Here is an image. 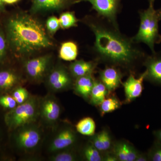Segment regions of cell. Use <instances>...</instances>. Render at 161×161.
Instances as JSON below:
<instances>
[{
    "instance_id": "cell-1",
    "label": "cell",
    "mask_w": 161,
    "mask_h": 161,
    "mask_svg": "<svg viewBox=\"0 0 161 161\" xmlns=\"http://www.w3.org/2000/svg\"><path fill=\"white\" fill-rule=\"evenodd\" d=\"M95 36L92 50L99 64L121 70L125 75H136L143 64L147 54L130 37L120 31L106 19L97 14L87 15L80 20Z\"/></svg>"
},
{
    "instance_id": "cell-2",
    "label": "cell",
    "mask_w": 161,
    "mask_h": 161,
    "mask_svg": "<svg viewBox=\"0 0 161 161\" xmlns=\"http://www.w3.org/2000/svg\"><path fill=\"white\" fill-rule=\"evenodd\" d=\"M44 26L33 14L24 11L17 12L7 19L6 39L16 57L27 59L54 46L53 39Z\"/></svg>"
},
{
    "instance_id": "cell-3",
    "label": "cell",
    "mask_w": 161,
    "mask_h": 161,
    "mask_svg": "<svg viewBox=\"0 0 161 161\" xmlns=\"http://www.w3.org/2000/svg\"><path fill=\"white\" fill-rule=\"evenodd\" d=\"M140 25L137 33L132 37L138 43H144L149 47L151 53L156 51V44L161 43V35L159 29V20L154 4H149L147 9L138 12Z\"/></svg>"
},
{
    "instance_id": "cell-4",
    "label": "cell",
    "mask_w": 161,
    "mask_h": 161,
    "mask_svg": "<svg viewBox=\"0 0 161 161\" xmlns=\"http://www.w3.org/2000/svg\"><path fill=\"white\" fill-rule=\"evenodd\" d=\"M40 98L31 95L28 100L10 110L5 120L9 129L16 130L25 125L35 123L39 117Z\"/></svg>"
},
{
    "instance_id": "cell-5",
    "label": "cell",
    "mask_w": 161,
    "mask_h": 161,
    "mask_svg": "<svg viewBox=\"0 0 161 161\" xmlns=\"http://www.w3.org/2000/svg\"><path fill=\"white\" fill-rule=\"evenodd\" d=\"M53 56L48 54L25 59L23 68L28 80L33 83H40L45 80L53 66Z\"/></svg>"
},
{
    "instance_id": "cell-6",
    "label": "cell",
    "mask_w": 161,
    "mask_h": 161,
    "mask_svg": "<svg viewBox=\"0 0 161 161\" xmlns=\"http://www.w3.org/2000/svg\"><path fill=\"white\" fill-rule=\"evenodd\" d=\"M75 80L68 67L58 63L53 65L44 81L51 92L58 93L73 89Z\"/></svg>"
},
{
    "instance_id": "cell-7",
    "label": "cell",
    "mask_w": 161,
    "mask_h": 161,
    "mask_svg": "<svg viewBox=\"0 0 161 161\" xmlns=\"http://www.w3.org/2000/svg\"><path fill=\"white\" fill-rule=\"evenodd\" d=\"M15 136L16 144L19 149L30 152L36 149L41 142L42 132L35 123L18 128Z\"/></svg>"
},
{
    "instance_id": "cell-8",
    "label": "cell",
    "mask_w": 161,
    "mask_h": 161,
    "mask_svg": "<svg viewBox=\"0 0 161 161\" xmlns=\"http://www.w3.org/2000/svg\"><path fill=\"white\" fill-rule=\"evenodd\" d=\"M122 0H77L76 4L88 2L92 5V9L97 13V15L104 18L119 27L118 15L122 9Z\"/></svg>"
},
{
    "instance_id": "cell-9",
    "label": "cell",
    "mask_w": 161,
    "mask_h": 161,
    "mask_svg": "<svg viewBox=\"0 0 161 161\" xmlns=\"http://www.w3.org/2000/svg\"><path fill=\"white\" fill-rule=\"evenodd\" d=\"M60 104L53 95H47L40 98L39 117L47 125L53 126L60 118Z\"/></svg>"
},
{
    "instance_id": "cell-10",
    "label": "cell",
    "mask_w": 161,
    "mask_h": 161,
    "mask_svg": "<svg viewBox=\"0 0 161 161\" xmlns=\"http://www.w3.org/2000/svg\"><path fill=\"white\" fill-rule=\"evenodd\" d=\"M77 135L72 127L67 126L59 130L50 144L48 150L54 153L71 148L77 141Z\"/></svg>"
},
{
    "instance_id": "cell-11",
    "label": "cell",
    "mask_w": 161,
    "mask_h": 161,
    "mask_svg": "<svg viewBox=\"0 0 161 161\" xmlns=\"http://www.w3.org/2000/svg\"><path fill=\"white\" fill-rule=\"evenodd\" d=\"M77 0H32L30 12L32 14L62 11L76 4Z\"/></svg>"
},
{
    "instance_id": "cell-12",
    "label": "cell",
    "mask_w": 161,
    "mask_h": 161,
    "mask_svg": "<svg viewBox=\"0 0 161 161\" xmlns=\"http://www.w3.org/2000/svg\"><path fill=\"white\" fill-rule=\"evenodd\" d=\"M143 66L146 68L145 80L161 87V52L148 54Z\"/></svg>"
},
{
    "instance_id": "cell-13",
    "label": "cell",
    "mask_w": 161,
    "mask_h": 161,
    "mask_svg": "<svg viewBox=\"0 0 161 161\" xmlns=\"http://www.w3.org/2000/svg\"><path fill=\"white\" fill-rule=\"evenodd\" d=\"M98 79L106 87L109 95L120 86L125 76L121 70L113 66H105L98 71Z\"/></svg>"
},
{
    "instance_id": "cell-14",
    "label": "cell",
    "mask_w": 161,
    "mask_h": 161,
    "mask_svg": "<svg viewBox=\"0 0 161 161\" xmlns=\"http://www.w3.org/2000/svg\"><path fill=\"white\" fill-rule=\"evenodd\" d=\"M136 75L131 74L126 80L122 82L125 93L124 103H129L140 97L144 89L143 82L145 79L146 72L144 71L136 78Z\"/></svg>"
},
{
    "instance_id": "cell-15",
    "label": "cell",
    "mask_w": 161,
    "mask_h": 161,
    "mask_svg": "<svg viewBox=\"0 0 161 161\" xmlns=\"http://www.w3.org/2000/svg\"><path fill=\"white\" fill-rule=\"evenodd\" d=\"M111 150L118 161H135L139 152L131 143L123 140L113 143Z\"/></svg>"
},
{
    "instance_id": "cell-16",
    "label": "cell",
    "mask_w": 161,
    "mask_h": 161,
    "mask_svg": "<svg viewBox=\"0 0 161 161\" xmlns=\"http://www.w3.org/2000/svg\"><path fill=\"white\" fill-rule=\"evenodd\" d=\"M99 64L96 60L85 61L83 59L75 60L70 64L69 69L75 79L91 74H94Z\"/></svg>"
},
{
    "instance_id": "cell-17",
    "label": "cell",
    "mask_w": 161,
    "mask_h": 161,
    "mask_svg": "<svg viewBox=\"0 0 161 161\" xmlns=\"http://www.w3.org/2000/svg\"><path fill=\"white\" fill-rule=\"evenodd\" d=\"M21 75L14 70L4 69L0 70V91L8 92L20 86L22 83Z\"/></svg>"
},
{
    "instance_id": "cell-18",
    "label": "cell",
    "mask_w": 161,
    "mask_h": 161,
    "mask_svg": "<svg viewBox=\"0 0 161 161\" xmlns=\"http://www.w3.org/2000/svg\"><path fill=\"white\" fill-rule=\"evenodd\" d=\"M95 78L94 74H91L75 79L73 86L75 94L85 100H89Z\"/></svg>"
},
{
    "instance_id": "cell-19",
    "label": "cell",
    "mask_w": 161,
    "mask_h": 161,
    "mask_svg": "<svg viewBox=\"0 0 161 161\" xmlns=\"http://www.w3.org/2000/svg\"><path fill=\"white\" fill-rule=\"evenodd\" d=\"M90 141L102 153L111 150L114 143L109 131L107 129H103L91 136Z\"/></svg>"
},
{
    "instance_id": "cell-20",
    "label": "cell",
    "mask_w": 161,
    "mask_h": 161,
    "mask_svg": "<svg viewBox=\"0 0 161 161\" xmlns=\"http://www.w3.org/2000/svg\"><path fill=\"white\" fill-rule=\"evenodd\" d=\"M109 95V92L103 84L98 78H95L94 86L90 95V103L94 106L98 107Z\"/></svg>"
},
{
    "instance_id": "cell-21",
    "label": "cell",
    "mask_w": 161,
    "mask_h": 161,
    "mask_svg": "<svg viewBox=\"0 0 161 161\" xmlns=\"http://www.w3.org/2000/svg\"><path fill=\"white\" fill-rule=\"evenodd\" d=\"M79 53L78 44L73 41L61 43L59 51V57L61 60L73 61L76 60Z\"/></svg>"
},
{
    "instance_id": "cell-22",
    "label": "cell",
    "mask_w": 161,
    "mask_h": 161,
    "mask_svg": "<svg viewBox=\"0 0 161 161\" xmlns=\"http://www.w3.org/2000/svg\"><path fill=\"white\" fill-rule=\"evenodd\" d=\"M122 103L120 100L115 95L107 96L98 106L100 115L103 116L107 113H111L118 109L121 106Z\"/></svg>"
},
{
    "instance_id": "cell-23",
    "label": "cell",
    "mask_w": 161,
    "mask_h": 161,
    "mask_svg": "<svg viewBox=\"0 0 161 161\" xmlns=\"http://www.w3.org/2000/svg\"><path fill=\"white\" fill-rule=\"evenodd\" d=\"M75 128L80 134L91 136L95 134L96 125L93 119L86 117L79 120L75 125Z\"/></svg>"
},
{
    "instance_id": "cell-24",
    "label": "cell",
    "mask_w": 161,
    "mask_h": 161,
    "mask_svg": "<svg viewBox=\"0 0 161 161\" xmlns=\"http://www.w3.org/2000/svg\"><path fill=\"white\" fill-rule=\"evenodd\" d=\"M61 29L66 30L77 27L80 20L76 17L74 11H66L62 13L59 18Z\"/></svg>"
},
{
    "instance_id": "cell-25",
    "label": "cell",
    "mask_w": 161,
    "mask_h": 161,
    "mask_svg": "<svg viewBox=\"0 0 161 161\" xmlns=\"http://www.w3.org/2000/svg\"><path fill=\"white\" fill-rule=\"evenodd\" d=\"M84 159L87 161H102V153L89 142L84 147L82 151Z\"/></svg>"
},
{
    "instance_id": "cell-26",
    "label": "cell",
    "mask_w": 161,
    "mask_h": 161,
    "mask_svg": "<svg viewBox=\"0 0 161 161\" xmlns=\"http://www.w3.org/2000/svg\"><path fill=\"white\" fill-rule=\"evenodd\" d=\"M71 148L54 153L50 158L52 161H76L78 160V155Z\"/></svg>"
},
{
    "instance_id": "cell-27",
    "label": "cell",
    "mask_w": 161,
    "mask_h": 161,
    "mask_svg": "<svg viewBox=\"0 0 161 161\" xmlns=\"http://www.w3.org/2000/svg\"><path fill=\"white\" fill-rule=\"evenodd\" d=\"M149 161H161V142L155 140L148 152Z\"/></svg>"
},
{
    "instance_id": "cell-28",
    "label": "cell",
    "mask_w": 161,
    "mask_h": 161,
    "mask_svg": "<svg viewBox=\"0 0 161 161\" xmlns=\"http://www.w3.org/2000/svg\"><path fill=\"white\" fill-rule=\"evenodd\" d=\"M12 96L17 103L18 104H20L28 100L31 95L25 88L20 86L14 89Z\"/></svg>"
},
{
    "instance_id": "cell-29",
    "label": "cell",
    "mask_w": 161,
    "mask_h": 161,
    "mask_svg": "<svg viewBox=\"0 0 161 161\" xmlns=\"http://www.w3.org/2000/svg\"><path fill=\"white\" fill-rule=\"evenodd\" d=\"M45 27L48 34L52 36L58 31L60 27L59 19L55 16H51L46 20Z\"/></svg>"
},
{
    "instance_id": "cell-30",
    "label": "cell",
    "mask_w": 161,
    "mask_h": 161,
    "mask_svg": "<svg viewBox=\"0 0 161 161\" xmlns=\"http://www.w3.org/2000/svg\"><path fill=\"white\" fill-rule=\"evenodd\" d=\"M8 47L9 46L6 36L0 28V62L3 61L6 58Z\"/></svg>"
},
{
    "instance_id": "cell-31",
    "label": "cell",
    "mask_w": 161,
    "mask_h": 161,
    "mask_svg": "<svg viewBox=\"0 0 161 161\" xmlns=\"http://www.w3.org/2000/svg\"><path fill=\"white\" fill-rule=\"evenodd\" d=\"M0 105L4 108L11 110L18 104L12 96L5 95L0 97Z\"/></svg>"
},
{
    "instance_id": "cell-32",
    "label": "cell",
    "mask_w": 161,
    "mask_h": 161,
    "mask_svg": "<svg viewBox=\"0 0 161 161\" xmlns=\"http://www.w3.org/2000/svg\"><path fill=\"white\" fill-rule=\"evenodd\" d=\"M102 161H118L116 157L111 150L102 153Z\"/></svg>"
},
{
    "instance_id": "cell-33",
    "label": "cell",
    "mask_w": 161,
    "mask_h": 161,
    "mask_svg": "<svg viewBox=\"0 0 161 161\" xmlns=\"http://www.w3.org/2000/svg\"><path fill=\"white\" fill-rule=\"evenodd\" d=\"M135 161H149L147 153L139 152Z\"/></svg>"
},
{
    "instance_id": "cell-34",
    "label": "cell",
    "mask_w": 161,
    "mask_h": 161,
    "mask_svg": "<svg viewBox=\"0 0 161 161\" xmlns=\"http://www.w3.org/2000/svg\"><path fill=\"white\" fill-rule=\"evenodd\" d=\"M153 135L155 137V140L161 142V129L153 131Z\"/></svg>"
},
{
    "instance_id": "cell-35",
    "label": "cell",
    "mask_w": 161,
    "mask_h": 161,
    "mask_svg": "<svg viewBox=\"0 0 161 161\" xmlns=\"http://www.w3.org/2000/svg\"><path fill=\"white\" fill-rule=\"evenodd\" d=\"M20 0H3L4 4L7 5H14L19 3Z\"/></svg>"
},
{
    "instance_id": "cell-36",
    "label": "cell",
    "mask_w": 161,
    "mask_h": 161,
    "mask_svg": "<svg viewBox=\"0 0 161 161\" xmlns=\"http://www.w3.org/2000/svg\"><path fill=\"white\" fill-rule=\"evenodd\" d=\"M5 5L3 0H0V11H4L5 10Z\"/></svg>"
},
{
    "instance_id": "cell-37",
    "label": "cell",
    "mask_w": 161,
    "mask_h": 161,
    "mask_svg": "<svg viewBox=\"0 0 161 161\" xmlns=\"http://www.w3.org/2000/svg\"><path fill=\"white\" fill-rule=\"evenodd\" d=\"M157 13L158 16L159 21H161V7L158 9H156Z\"/></svg>"
},
{
    "instance_id": "cell-38",
    "label": "cell",
    "mask_w": 161,
    "mask_h": 161,
    "mask_svg": "<svg viewBox=\"0 0 161 161\" xmlns=\"http://www.w3.org/2000/svg\"><path fill=\"white\" fill-rule=\"evenodd\" d=\"M155 0H148V2H149V4H154V2H155Z\"/></svg>"
}]
</instances>
